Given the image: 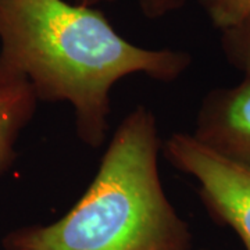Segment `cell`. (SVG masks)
Returning a JSON list of instances; mask_svg holds the SVG:
<instances>
[{"mask_svg": "<svg viewBox=\"0 0 250 250\" xmlns=\"http://www.w3.org/2000/svg\"><path fill=\"white\" fill-rule=\"evenodd\" d=\"M38 102L28 80L0 68V174L16 159V142L35 114Z\"/></svg>", "mask_w": 250, "mask_h": 250, "instance_id": "obj_5", "label": "cell"}, {"mask_svg": "<svg viewBox=\"0 0 250 250\" xmlns=\"http://www.w3.org/2000/svg\"><path fill=\"white\" fill-rule=\"evenodd\" d=\"M200 3L220 31L250 20V0H200Z\"/></svg>", "mask_w": 250, "mask_h": 250, "instance_id": "obj_7", "label": "cell"}, {"mask_svg": "<svg viewBox=\"0 0 250 250\" xmlns=\"http://www.w3.org/2000/svg\"><path fill=\"white\" fill-rule=\"evenodd\" d=\"M192 136L211 152L250 170V78L210 90Z\"/></svg>", "mask_w": 250, "mask_h": 250, "instance_id": "obj_4", "label": "cell"}, {"mask_svg": "<svg viewBox=\"0 0 250 250\" xmlns=\"http://www.w3.org/2000/svg\"><path fill=\"white\" fill-rule=\"evenodd\" d=\"M190 62L182 50L134 45L90 6L0 0V68L28 80L38 100L68 102L77 134L90 147L104 143L116 82L134 74L171 82Z\"/></svg>", "mask_w": 250, "mask_h": 250, "instance_id": "obj_1", "label": "cell"}, {"mask_svg": "<svg viewBox=\"0 0 250 250\" xmlns=\"http://www.w3.org/2000/svg\"><path fill=\"white\" fill-rule=\"evenodd\" d=\"M221 32V43L227 60L239 70L245 78H250V20Z\"/></svg>", "mask_w": 250, "mask_h": 250, "instance_id": "obj_6", "label": "cell"}, {"mask_svg": "<svg viewBox=\"0 0 250 250\" xmlns=\"http://www.w3.org/2000/svg\"><path fill=\"white\" fill-rule=\"evenodd\" d=\"M100 1H110V0H75V3L83 6H93ZM143 14L149 18L164 17L174 10L179 9L185 0H136Z\"/></svg>", "mask_w": 250, "mask_h": 250, "instance_id": "obj_8", "label": "cell"}, {"mask_svg": "<svg viewBox=\"0 0 250 250\" xmlns=\"http://www.w3.org/2000/svg\"><path fill=\"white\" fill-rule=\"evenodd\" d=\"M166 159L197 181L199 196L215 223L231 228L250 250V170L225 160L189 134H172Z\"/></svg>", "mask_w": 250, "mask_h": 250, "instance_id": "obj_3", "label": "cell"}, {"mask_svg": "<svg viewBox=\"0 0 250 250\" xmlns=\"http://www.w3.org/2000/svg\"><path fill=\"white\" fill-rule=\"evenodd\" d=\"M156 118L139 106L118 125L85 193L60 220L3 238L4 250H192V232L159 172Z\"/></svg>", "mask_w": 250, "mask_h": 250, "instance_id": "obj_2", "label": "cell"}, {"mask_svg": "<svg viewBox=\"0 0 250 250\" xmlns=\"http://www.w3.org/2000/svg\"><path fill=\"white\" fill-rule=\"evenodd\" d=\"M199 250H207V249H199Z\"/></svg>", "mask_w": 250, "mask_h": 250, "instance_id": "obj_9", "label": "cell"}]
</instances>
